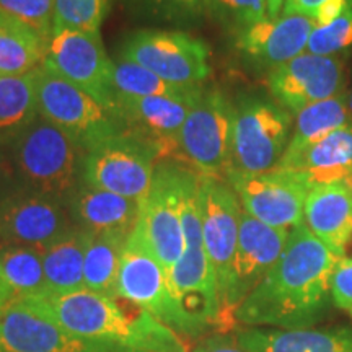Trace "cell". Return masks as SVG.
Wrapping results in <instances>:
<instances>
[{"instance_id": "cell-15", "label": "cell", "mask_w": 352, "mask_h": 352, "mask_svg": "<svg viewBox=\"0 0 352 352\" xmlns=\"http://www.w3.org/2000/svg\"><path fill=\"white\" fill-rule=\"evenodd\" d=\"M202 91L199 85L175 95L116 98L114 108L124 122V131L151 142L158 160L165 157L182 158L178 135Z\"/></svg>"}, {"instance_id": "cell-22", "label": "cell", "mask_w": 352, "mask_h": 352, "mask_svg": "<svg viewBox=\"0 0 352 352\" xmlns=\"http://www.w3.org/2000/svg\"><path fill=\"white\" fill-rule=\"evenodd\" d=\"M74 226L90 233H129L140 215V201L80 183L67 201Z\"/></svg>"}, {"instance_id": "cell-26", "label": "cell", "mask_w": 352, "mask_h": 352, "mask_svg": "<svg viewBox=\"0 0 352 352\" xmlns=\"http://www.w3.org/2000/svg\"><path fill=\"white\" fill-rule=\"evenodd\" d=\"M124 233H91L85 253V289L113 297L118 294V274L127 241Z\"/></svg>"}, {"instance_id": "cell-29", "label": "cell", "mask_w": 352, "mask_h": 352, "mask_svg": "<svg viewBox=\"0 0 352 352\" xmlns=\"http://www.w3.org/2000/svg\"><path fill=\"white\" fill-rule=\"evenodd\" d=\"M0 276L12 289L13 298L39 297L47 294L39 250L3 245L0 248Z\"/></svg>"}, {"instance_id": "cell-23", "label": "cell", "mask_w": 352, "mask_h": 352, "mask_svg": "<svg viewBox=\"0 0 352 352\" xmlns=\"http://www.w3.org/2000/svg\"><path fill=\"white\" fill-rule=\"evenodd\" d=\"M235 338L246 352H352V327L245 328Z\"/></svg>"}, {"instance_id": "cell-3", "label": "cell", "mask_w": 352, "mask_h": 352, "mask_svg": "<svg viewBox=\"0 0 352 352\" xmlns=\"http://www.w3.org/2000/svg\"><path fill=\"white\" fill-rule=\"evenodd\" d=\"M21 188L64 201L80 186L87 148L38 114L8 144Z\"/></svg>"}, {"instance_id": "cell-17", "label": "cell", "mask_w": 352, "mask_h": 352, "mask_svg": "<svg viewBox=\"0 0 352 352\" xmlns=\"http://www.w3.org/2000/svg\"><path fill=\"white\" fill-rule=\"evenodd\" d=\"M178 165H158L152 188L140 202L139 223L152 253L166 271L183 256L184 233L178 204Z\"/></svg>"}, {"instance_id": "cell-43", "label": "cell", "mask_w": 352, "mask_h": 352, "mask_svg": "<svg viewBox=\"0 0 352 352\" xmlns=\"http://www.w3.org/2000/svg\"><path fill=\"white\" fill-rule=\"evenodd\" d=\"M347 109H349V114H351V120H352V90L349 96H347Z\"/></svg>"}, {"instance_id": "cell-36", "label": "cell", "mask_w": 352, "mask_h": 352, "mask_svg": "<svg viewBox=\"0 0 352 352\" xmlns=\"http://www.w3.org/2000/svg\"><path fill=\"white\" fill-rule=\"evenodd\" d=\"M333 305L352 318V258L338 263L331 279Z\"/></svg>"}, {"instance_id": "cell-21", "label": "cell", "mask_w": 352, "mask_h": 352, "mask_svg": "<svg viewBox=\"0 0 352 352\" xmlns=\"http://www.w3.org/2000/svg\"><path fill=\"white\" fill-rule=\"evenodd\" d=\"M276 168L296 171L311 188L342 183L352 171V126L334 131L302 151L284 153Z\"/></svg>"}, {"instance_id": "cell-28", "label": "cell", "mask_w": 352, "mask_h": 352, "mask_svg": "<svg viewBox=\"0 0 352 352\" xmlns=\"http://www.w3.org/2000/svg\"><path fill=\"white\" fill-rule=\"evenodd\" d=\"M352 126L347 101L342 95L318 101L297 113L296 129L289 140L285 153H294L307 145L327 138L331 132Z\"/></svg>"}, {"instance_id": "cell-32", "label": "cell", "mask_w": 352, "mask_h": 352, "mask_svg": "<svg viewBox=\"0 0 352 352\" xmlns=\"http://www.w3.org/2000/svg\"><path fill=\"white\" fill-rule=\"evenodd\" d=\"M352 46V2L340 19L323 26H315L308 38L307 52L316 56L334 57Z\"/></svg>"}, {"instance_id": "cell-41", "label": "cell", "mask_w": 352, "mask_h": 352, "mask_svg": "<svg viewBox=\"0 0 352 352\" xmlns=\"http://www.w3.org/2000/svg\"><path fill=\"white\" fill-rule=\"evenodd\" d=\"M285 0H267V19L274 20L283 13Z\"/></svg>"}, {"instance_id": "cell-27", "label": "cell", "mask_w": 352, "mask_h": 352, "mask_svg": "<svg viewBox=\"0 0 352 352\" xmlns=\"http://www.w3.org/2000/svg\"><path fill=\"white\" fill-rule=\"evenodd\" d=\"M34 118H38L34 72L0 76V142L10 144Z\"/></svg>"}, {"instance_id": "cell-19", "label": "cell", "mask_w": 352, "mask_h": 352, "mask_svg": "<svg viewBox=\"0 0 352 352\" xmlns=\"http://www.w3.org/2000/svg\"><path fill=\"white\" fill-rule=\"evenodd\" d=\"M315 26V20L305 15L266 19L240 33L239 47L253 59L277 67L305 52Z\"/></svg>"}, {"instance_id": "cell-25", "label": "cell", "mask_w": 352, "mask_h": 352, "mask_svg": "<svg viewBox=\"0 0 352 352\" xmlns=\"http://www.w3.org/2000/svg\"><path fill=\"white\" fill-rule=\"evenodd\" d=\"M47 41L32 26L0 12V76H25L41 67Z\"/></svg>"}, {"instance_id": "cell-4", "label": "cell", "mask_w": 352, "mask_h": 352, "mask_svg": "<svg viewBox=\"0 0 352 352\" xmlns=\"http://www.w3.org/2000/svg\"><path fill=\"white\" fill-rule=\"evenodd\" d=\"M34 78L39 116L67 131L87 151L124 131L116 109L101 104L46 65L34 70Z\"/></svg>"}, {"instance_id": "cell-8", "label": "cell", "mask_w": 352, "mask_h": 352, "mask_svg": "<svg viewBox=\"0 0 352 352\" xmlns=\"http://www.w3.org/2000/svg\"><path fill=\"white\" fill-rule=\"evenodd\" d=\"M235 107L220 90L202 91L178 135L179 155L201 176L220 178L232 168Z\"/></svg>"}, {"instance_id": "cell-12", "label": "cell", "mask_w": 352, "mask_h": 352, "mask_svg": "<svg viewBox=\"0 0 352 352\" xmlns=\"http://www.w3.org/2000/svg\"><path fill=\"white\" fill-rule=\"evenodd\" d=\"M290 230L274 228L241 210L239 243L233 258L227 294L220 305V327L235 323V311L277 263Z\"/></svg>"}, {"instance_id": "cell-44", "label": "cell", "mask_w": 352, "mask_h": 352, "mask_svg": "<svg viewBox=\"0 0 352 352\" xmlns=\"http://www.w3.org/2000/svg\"><path fill=\"white\" fill-rule=\"evenodd\" d=\"M342 183H344L346 184V186L347 188H349L351 189V191H352V171H351V175L349 176H347V178L344 179V182H342Z\"/></svg>"}, {"instance_id": "cell-34", "label": "cell", "mask_w": 352, "mask_h": 352, "mask_svg": "<svg viewBox=\"0 0 352 352\" xmlns=\"http://www.w3.org/2000/svg\"><path fill=\"white\" fill-rule=\"evenodd\" d=\"M209 12L243 32L267 19V0H212Z\"/></svg>"}, {"instance_id": "cell-35", "label": "cell", "mask_w": 352, "mask_h": 352, "mask_svg": "<svg viewBox=\"0 0 352 352\" xmlns=\"http://www.w3.org/2000/svg\"><path fill=\"white\" fill-rule=\"evenodd\" d=\"M212 0H151L153 10L166 20H189L210 10Z\"/></svg>"}, {"instance_id": "cell-38", "label": "cell", "mask_w": 352, "mask_h": 352, "mask_svg": "<svg viewBox=\"0 0 352 352\" xmlns=\"http://www.w3.org/2000/svg\"><path fill=\"white\" fill-rule=\"evenodd\" d=\"M191 352H246L241 349L235 336L228 334H214V336L206 338L197 344Z\"/></svg>"}, {"instance_id": "cell-7", "label": "cell", "mask_w": 352, "mask_h": 352, "mask_svg": "<svg viewBox=\"0 0 352 352\" xmlns=\"http://www.w3.org/2000/svg\"><path fill=\"white\" fill-rule=\"evenodd\" d=\"M289 113L259 98L241 100L233 111L232 168L243 173L274 170L289 145Z\"/></svg>"}, {"instance_id": "cell-9", "label": "cell", "mask_w": 352, "mask_h": 352, "mask_svg": "<svg viewBox=\"0 0 352 352\" xmlns=\"http://www.w3.org/2000/svg\"><path fill=\"white\" fill-rule=\"evenodd\" d=\"M118 294L147 308L171 329L195 336L191 324L171 294L170 272L152 253L139 220L127 236L122 252Z\"/></svg>"}, {"instance_id": "cell-39", "label": "cell", "mask_w": 352, "mask_h": 352, "mask_svg": "<svg viewBox=\"0 0 352 352\" xmlns=\"http://www.w3.org/2000/svg\"><path fill=\"white\" fill-rule=\"evenodd\" d=\"M347 6H349V0H327L324 3H321L314 15L316 26L328 25L336 19H340Z\"/></svg>"}, {"instance_id": "cell-2", "label": "cell", "mask_w": 352, "mask_h": 352, "mask_svg": "<svg viewBox=\"0 0 352 352\" xmlns=\"http://www.w3.org/2000/svg\"><path fill=\"white\" fill-rule=\"evenodd\" d=\"M69 333L124 352H186L184 342L147 308L116 294L104 297L88 289L30 297Z\"/></svg>"}, {"instance_id": "cell-24", "label": "cell", "mask_w": 352, "mask_h": 352, "mask_svg": "<svg viewBox=\"0 0 352 352\" xmlns=\"http://www.w3.org/2000/svg\"><path fill=\"white\" fill-rule=\"evenodd\" d=\"M91 233L74 227L41 252L44 279L50 294H69L85 289L83 264Z\"/></svg>"}, {"instance_id": "cell-45", "label": "cell", "mask_w": 352, "mask_h": 352, "mask_svg": "<svg viewBox=\"0 0 352 352\" xmlns=\"http://www.w3.org/2000/svg\"><path fill=\"white\" fill-rule=\"evenodd\" d=\"M2 246H3V243H2V240H0V248H2Z\"/></svg>"}, {"instance_id": "cell-42", "label": "cell", "mask_w": 352, "mask_h": 352, "mask_svg": "<svg viewBox=\"0 0 352 352\" xmlns=\"http://www.w3.org/2000/svg\"><path fill=\"white\" fill-rule=\"evenodd\" d=\"M10 300H13L12 289L8 287V284L3 280V277L0 276V308L6 307Z\"/></svg>"}, {"instance_id": "cell-16", "label": "cell", "mask_w": 352, "mask_h": 352, "mask_svg": "<svg viewBox=\"0 0 352 352\" xmlns=\"http://www.w3.org/2000/svg\"><path fill=\"white\" fill-rule=\"evenodd\" d=\"M64 201L20 189L0 201V240L43 252L74 228Z\"/></svg>"}, {"instance_id": "cell-10", "label": "cell", "mask_w": 352, "mask_h": 352, "mask_svg": "<svg viewBox=\"0 0 352 352\" xmlns=\"http://www.w3.org/2000/svg\"><path fill=\"white\" fill-rule=\"evenodd\" d=\"M227 178L245 212L259 222L283 230H292L303 222V208L311 186L302 175L279 168L266 173L230 168Z\"/></svg>"}, {"instance_id": "cell-6", "label": "cell", "mask_w": 352, "mask_h": 352, "mask_svg": "<svg viewBox=\"0 0 352 352\" xmlns=\"http://www.w3.org/2000/svg\"><path fill=\"white\" fill-rule=\"evenodd\" d=\"M121 54L179 88L199 87L210 76L209 46L183 32L139 30L126 38Z\"/></svg>"}, {"instance_id": "cell-5", "label": "cell", "mask_w": 352, "mask_h": 352, "mask_svg": "<svg viewBox=\"0 0 352 352\" xmlns=\"http://www.w3.org/2000/svg\"><path fill=\"white\" fill-rule=\"evenodd\" d=\"M157 160V151L151 142L122 131L88 148L82 182L142 202L152 188Z\"/></svg>"}, {"instance_id": "cell-11", "label": "cell", "mask_w": 352, "mask_h": 352, "mask_svg": "<svg viewBox=\"0 0 352 352\" xmlns=\"http://www.w3.org/2000/svg\"><path fill=\"white\" fill-rule=\"evenodd\" d=\"M43 65L82 88L107 108L116 109L113 90L114 63L104 51L100 33L52 30Z\"/></svg>"}, {"instance_id": "cell-31", "label": "cell", "mask_w": 352, "mask_h": 352, "mask_svg": "<svg viewBox=\"0 0 352 352\" xmlns=\"http://www.w3.org/2000/svg\"><path fill=\"white\" fill-rule=\"evenodd\" d=\"M111 0H54L52 30L69 28L100 33Z\"/></svg>"}, {"instance_id": "cell-20", "label": "cell", "mask_w": 352, "mask_h": 352, "mask_svg": "<svg viewBox=\"0 0 352 352\" xmlns=\"http://www.w3.org/2000/svg\"><path fill=\"white\" fill-rule=\"evenodd\" d=\"M303 222L329 252L344 258L352 240V191L344 183L311 188L303 208Z\"/></svg>"}, {"instance_id": "cell-33", "label": "cell", "mask_w": 352, "mask_h": 352, "mask_svg": "<svg viewBox=\"0 0 352 352\" xmlns=\"http://www.w3.org/2000/svg\"><path fill=\"white\" fill-rule=\"evenodd\" d=\"M0 12L15 16L43 38L50 39L54 21V0H0Z\"/></svg>"}, {"instance_id": "cell-14", "label": "cell", "mask_w": 352, "mask_h": 352, "mask_svg": "<svg viewBox=\"0 0 352 352\" xmlns=\"http://www.w3.org/2000/svg\"><path fill=\"white\" fill-rule=\"evenodd\" d=\"M199 206L202 240L217 280L219 300L222 305L236 243H239L241 208L239 196L230 184L214 176H201Z\"/></svg>"}, {"instance_id": "cell-30", "label": "cell", "mask_w": 352, "mask_h": 352, "mask_svg": "<svg viewBox=\"0 0 352 352\" xmlns=\"http://www.w3.org/2000/svg\"><path fill=\"white\" fill-rule=\"evenodd\" d=\"M192 88V87H191ZM113 90L114 101L116 98H142V96L155 95H175L182 94L188 88H179L162 80L155 74L142 65L132 63L121 57L114 63L113 72Z\"/></svg>"}, {"instance_id": "cell-13", "label": "cell", "mask_w": 352, "mask_h": 352, "mask_svg": "<svg viewBox=\"0 0 352 352\" xmlns=\"http://www.w3.org/2000/svg\"><path fill=\"white\" fill-rule=\"evenodd\" d=\"M0 352H124L69 333L33 298H13L0 308Z\"/></svg>"}, {"instance_id": "cell-18", "label": "cell", "mask_w": 352, "mask_h": 352, "mask_svg": "<svg viewBox=\"0 0 352 352\" xmlns=\"http://www.w3.org/2000/svg\"><path fill=\"white\" fill-rule=\"evenodd\" d=\"M342 85V63L338 57L302 52L272 69L267 87L274 98L298 113L310 104L333 98Z\"/></svg>"}, {"instance_id": "cell-1", "label": "cell", "mask_w": 352, "mask_h": 352, "mask_svg": "<svg viewBox=\"0 0 352 352\" xmlns=\"http://www.w3.org/2000/svg\"><path fill=\"white\" fill-rule=\"evenodd\" d=\"M341 259L305 222L294 227L280 258L236 308L235 323L248 328H315L333 305L331 279Z\"/></svg>"}, {"instance_id": "cell-37", "label": "cell", "mask_w": 352, "mask_h": 352, "mask_svg": "<svg viewBox=\"0 0 352 352\" xmlns=\"http://www.w3.org/2000/svg\"><path fill=\"white\" fill-rule=\"evenodd\" d=\"M20 189L23 188H21L15 166H13L10 148H8V144L0 142V201Z\"/></svg>"}, {"instance_id": "cell-40", "label": "cell", "mask_w": 352, "mask_h": 352, "mask_svg": "<svg viewBox=\"0 0 352 352\" xmlns=\"http://www.w3.org/2000/svg\"><path fill=\"white\" fill-rule=\"evenodd\" d=\"M327 0H285L280 15H305L314 19L315 12Z\"/></svg>"}]
</instances>
